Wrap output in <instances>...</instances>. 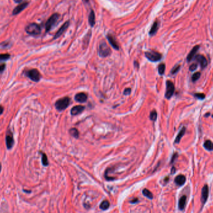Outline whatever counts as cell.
I'll list each match as a JSON object with an SVG mask.
<instances>
[{"mask_svg":"<svg viewBox=\"0 0 213 213\" xmlns=\"http://www.w3.org/2000/svg\"><path fill=\"white\" fill-rule=\"evenodd\" d=\"M186 196H183L179 200V209L180 210H183L185 209V206H186Z\"/></svg>","mask_w":213,"mask_h":213,"instance_id":"19","label":"cell"},{"mask_svg":"<svg viewBox=\"0 0 213 213\" xmlns=\"http://www.w3.org/2000/svg\"><path fill=\"white\" fill-rule=\"evenodd\" d=\"M1 164L0 163V172H1Z\"/></svg>","mask_w":213,"mask_h":213,"instance_id":"42","label":"cell"},{"mask_svg":"<svg viewBox=\"0 0 213 213\" xmlns=\"http://www.w3.org/2000/svg\"><path fill=\"white\" fill-rule=\"evenodd\" d=\"M195 60L200 64L202 68H205L208 65V61H207L206 58L203 55H197L195 57Z\"/></svg>","mask_w":213,"mask_h":213,"instance_id":"10","label":"cell"},{"mask_svg":"<svg viewBox=\"0 0 213 213\" xmlns=\"http://www.w3.org/2000/svg\"><path fill=\"white\" fill-rule=\"evenodd\" d=\"M42 165L45 166H48V165H49L48 159H47L46 155L43 153H42Z\"/></svg>","mask_w":213,"mask_h":213,"instance_id":"26","label":"cell"},{"mask_svg":"<svg viewBox=\"0 0 213 213\" xmlns=\"http://www.w3.org/2000/svg\"><path fill=\"white\" fill-rule=\"evenodd\" d=\"M208 196H209V188L208 185H206L203 186L201 191V202L203 204L206 202Z\"/></svg>","mask_w":213,"mask_h":213,"instance_id":"9","label":"cell"},{"mask_svg":"<svg viewBox=\"0 0 213 213\" xmlns=\"http://www.w3.org/2000/svg\"><path fill=\"white\" fill-rule=\"evenodd\" d=\"M69 25V21H67V22H65V23H64L63 25H62V26H61L60 28H59V30H58V31L57 32L56 34H55L54 39H56V38H58L59 37H60L61 35H62V34H63L64 32L65 31V30H66L67 28H68Z\"/></svg>","mask_w":213,"mask_h":213,"instance_id":"11","label":"cell"},{"mask_svg":"<svg viewBox=\"0 0 213 213\" xmlns=\"http://www.w3.org/2000/svg\"><path fill=\"white\" fill-rule=\"evenodd\" d=\"M69 104L70 99L67 97H65L62 99L57 100L56 103H55V107H56V109L57 110L62 111V110H65L69 106Z\"/></svg>","mask_w":213,"mask_h":213,"instance_id":"2","label":"cell"},{"mask_svg":"<svg viewBox=\"0 0 213 213\" xmlns=\"http://www.w3.org/2000/svg\"><path fill=\"white\" fill-rule=\"evenodd\" d=\"M212 146L213 143L210 140H207L204 143V147L208 151H211L212 150Z\"/></svg>","mask_w":213,"mask_h":213,"instance_id":"23","label":"cell"},{"mask_svg":"<svg viewBox=\"0 0 213 213\" xmlns=\"http://www.w3.org/2000/svg\"><path fill=\"white\" fill-rule=\"evenodd\" d=\"M10 58V54H0V62L8 60Z\"/></svg>","mask_w":213,"mask_h":213,"instance_id":"28","label":"cell"},{"mask_svg":"<svg viewBox=\"0 0 213 213\" xmlns=\"http://www.w3.org/2000/svg\"><path fill=\"white\" fill-rule=\"evenodd\" d=\"M158 26H159L158 23V21H155V22L153 23L151 30H150V34L151 35V36H153V35L155 34V33L157 32L158 29Z\"/></svg>","mask_w":213,"mask_h":213,"instance_id":"21","label":"cell"},{"mask_svg":"<svg viewBox=\"0 0 213 213\" xmlns=\"http://www.w3.org/2000/svg\"><path fill=\"white\" fill-rule=\"evenodd\" d=\"M138 198H135L134 200L131 201L130 202V203H133V204H134V203H137V202H138Z\"/></svg>","mask_w":213,"mask_h":213,"instance_id":"38","label":"cell"},{"mask_svg":"<svg viewBox=\"0 0 213 213\" xmlns=\"http://www.w3.org/2000/svg\"><path fill=\"white\" fill-rule=\"evenodd\" d=\"M150 120L152 121H155L157 119V113L155 110H153V111L151 112L150 115Z\"/></svg>","mask_w":213,"mask_h":213,"instance_id":"29","label":"cell"},{"mask_svg":"<svg viewBox=\"0 0 213 213\" xmlns=\"http://www.w3.org/2000/svg\"><path fill=\"white\" fill-rule=\"evenodd\" d=\"M85 110V107L82 106V105H77V106H74L71 109V113L72 115H77L80 114Z\"/></svg>","mask_w":213,"mask_h":213,"instance_id":"13","label":"cell"},{"mask_svg":"<svg viewBox=\"0 0 213 213\" xmlns=\"http://www.w3.org/2000/svg\"><path fill=\"white\" fill-rule=\"evenodd\" d=\"M23 192L26 193H27V194H30V193H31V191H30V190H26V189H23Z\"/></svg>","mask_w":213,"mask_h":213,"instance_id":"39","label":"cell"},{"mask_svg":"<svg viewBox=\"0 0 213 213\" xmlns=\"http://www.w3.org/2000/svg\"><path fill=\"white\" fill-rule=\"evenodd\" d=\"M174 182L178 186H182L186 182V177L184 175H182V174H180V175L177 176V177L175 178V180H174Z\"/></svg>","mask_w":213,"mask_h":213,"instance_id":"17","label":"cell"},{"mask_svg":"<svg viewBox=\"0 0 213 213\" xmlns=\"http://www.w3.org/2000/svg\"><path fill=\"white\" fill-rule=\"evenodd\" d=\"M87 100V96L85 93H79L75 96V100L80 103H84Z\"/></svg>","mask_w":213,"mask_h":213,"instance_id":"15","label":"cell"},{"mask_svg":"<svg viewBox=\"0 0 213 213\" xmlns=\"http://www.w3.org/2000/svg\"><path fill=\"white\" fill-rule=\"evenodd\" d=\"M177 157H178V153H175L174 155H173L172 158H171V163H173V162H174V161H175L176 159L177 158Z\"/></svg>","mask_w":213,"mask_h":213,"instance_id":"35","label":"cell"},{"mask_svg":"<svg viewBox=\"0 0 213 213\" xmlns=\"http://www.w3.org/2000/svg\"><path fill=\"white\" fill-rule=\"evenodd\" d=\"M14 1L16 3H21V1H22V0H14Z\"/></svg>","mask_w":213,"mask_h":213,"instance_id":"41","label":"cell"},{"mask_svg":"<svg viewBox=\"0 0 213 213\" xmlns=\"http://www.w3.org/2000/svg\"><path fill=\"white\" fill-rule=\"evenodd\" d=\"M27 5H28V3L24 2L20 4H19L18 6H17L13 10V14L16 15V14H19V13H21V11H23L24 9L27 6Z\"/></svg>","mask_w":213,"mask_h":213,"instance_id":"12","label":"cell"},{"mask_svg":"<svg viewBox=\"0 0 213 213\" xmlns=\"http://www.w3.org/2000/svg\"><path fill=\"white\" fill-rule=\"evenodd\" d=\"M212 118H213V115H212Z\"/></svg>","mask_w":213,"mask_h":213,"instance_id":"45","label":"cell"},{"mask_svg":"<svg viewBox=\"0 0 213 213\" xmlns=\"http://www.w3.org/2000/svg\"><path fill=\"white\" fill-rule=\"evenodd\" d=\"M25 74L27 77L30 78L31 80L34 81V82H39L41 79V74L36 69H33L27 70L25 73Z\"/></svg>","mask_w":213,"mask_h":213,"instance_id":"4","label":"cell"},{"mask_svg":"<svg viewBox=\"0 0 213 213\" xmlns=\"http://www.w3.org/2000/svg\"><path fill=\"white\" fill-rule=\"evenodd\" d=\"M201 76V73L199 72H195L194 74L192 76V80L193 82H196L197 80H198L199 79H200Z\"/></svg>","mask_w":213,"mask_h":213,"instance_id":"30","label":"cell"},{"mask_svg":"<svg viewBox=\"0 0 213 213\" xmlns=\"http://www.w3.org/2000/svg\"><path fill=\"white\" fill-rule=\"evenodd\" d=\"M197 68V65L196 64H193L192 65H190L189 70L190 71H194Z\"/></svg>","mask_w":213,"mask_h":213,"instance_id":"33","label":"cell"},{"mask_svg":"<svg viewBox=\"0 0 213 213\" xmlns=\"http://www.w3.org/2000/svg\"><path fill=\"white\" fill-rule=\"evenodd\" d=\"M212 150H213V146H212Z\"/></svg>","mask_w":213,"mask_h":213,"instance_id":"44","label":"cell"},{"mask_svg":"<svg viewBox=\"0 0 213 213\" xmlns=\"http://www.w3.org/2000/svg\"><path fill=\"white\" fill-rule=\"evenodd\" d=\"M174 92V84L171 81L167 80L166 81V93H165V97L166 99H170Z\"/></svg>","mask_w":213,"mask_h":213,"instance_id":"7","label":"cell"},{"mask_svg":"<svg viewBox=\"0 0 213 213\" xmlns=\"http://www.w3.org/2000/svg\"><path fill=\"white\" fill-rule=\"evenodd\" d=\"M210 115V114H209V113H207V114L206 115H205V117H206V116H208V115Z\"/></svg>","mask_w":213,"mask_h":213,"instance_id":"43","label":"cell"},{"mask_svg":"<svg viewBox=\"0 0 213 213\" xmlns=\"http://www.w3.org/2000/svg\"><path fill=\"white\" fill-rule=\"evenodd\" d=\"M165 68H166V67H165V64H161L158 65V72L160 75L164 74V73H165Z\"/></svg>","mask_w":213,"mask_h":213,"instance_id":"27","label":"cell"},{"mask_svg":"<svg viewBox=\"0 0 213 213\" xmlns=\"http://www.w3.org/2000/svg\"><path fill=\"white\" fill-rule=\"evenodd\" d=\"M199 49H200V46H196L193 47L192 50L190 51L189 54L188 55V57H187V61H188V62H190L194 58V57L195 56L196 54Z\"/></svg>","mask_w":213,"mask_h":213,"instance_id":"16","label":"cell"},{"mask_svg":"<svg viewBox=\"0 0 213 213\" xmlns=\"http://www.w3.org/2000/svg\"><path fill=\"white\" fill-rule=\"evenodd\" d=\"M175 171H176V169L174 167H173L172 169H171V174H173V173H175Z\"/></svg>","mask_w":213,"mask_h":213,"instance_id":"40","label":"cell"},{"mask_svg":"<svg viewBox=\"0 0 213 213\" xmlns=\"http://www.w3.org/2000/svg\"><path fill=\"white\" fill-rule=\"evenodd\" d=\"M110 206V203L107 200L104 201L103 202H102V203L100 204V208L102 210H106L107 209H108Z\"/></svg>","mask_w":213,"mask_h":213,"instance_id":"24","label":"cell"},{"mask_svg":"<svg viewBox=\"0 0 213 213\" xmlns=\"http://www.w3.org/2000/svg\"><path fill=\"white\" fill-rule=\"evenodd\" d=\"M5 67H6L5 64H2L0 65V73L3 72L4 71V69H5Z\"/></svg>","mask_w":213,"mask_h":213,"instance_id":"36","label":"cell"},{"mask_svg":"<svg viewBox=\"0 0 213 213\" xmlns=\"http://www.w3.org/2000/svg\"><path fill=\"white\" fill-rule=\"evenodd\" d=\"M145 56L148 60L151 61V62H157V61H160L161 59L162 56L160 53L158 52L153 51H148L145 53Z\"/></svg>","mask_w":213,"mask_h":213,"instance_id":"5","label":"cell"},{"mask_svg":"<svg viewBox=\"0 0 213 213\" xmlns=\"http://www.w3.org/2000/svg\"><path fill=\"white\" fill-rule=\"evenodd\" d=\"M3 111H4L3 107L1 106V105H0V115H1L3 113Z\"/></svg>","mask_w":213,"mask_h":213,"instance_id":"37","label":"cell"},{"mask_svg":"<svg viewBox=\"0 0 213 213\" xmlns=\"http://www.w3.org/2000/svg\"><path fill=\"white\" fill-rule=\"evenodd\" d=\"M194 96L196 98L200 99V100H203V99L205 98V95L204 94V93H194Z\"/></svg>","mask_w":213,"mask_h":213,"instance_id":"32","label":"cell"},{"mask_svg":"<svg viewBox=\"0 0 213 213\" xmlns=\"http://www.w3.org/2000/svg\"><path fill=\"white\" fill-rule=\"evenodd\" d=\"M89 22L91 26H94L95 23H96V16H95V13L93 10L90 11L89 16Z\"/></svg>","mask_w":213,"mask_h":213,"instance_id":"20","label":"cell"},{"mask_svg":"<svg viewBox=\"0 0 213 213\" xmlns=\"http://www.w3.org/2000/svg\"><path fill=\"white\" fill-rule=\"evenodd\" d=\"M107 39H108V42L109 43L111 44L112 46L113 47V48H114L116 50H119V44H118L117 41L115 39V38L113 37L112 34H108L107 36Z\"/></svg>","mask_w":213,"mask_h":213,"instance_id":"14","label":"cell"},{"mask_svg":"<svg viewBox=\"0 0 213 213\" xmlns=\"http://www.w3.org/2000/svg\"><path fill=\"white\" fill-rule=\"evenodd\" d=\"M99 56L102 57H106L110 56L111 54V50L105 41L100 42L99 48Z\"/></svg>","mask_w":213,"mask_h":213,"instance_id":"3","label":"cell"},{"mask_svg":"<svg viewBox=\"0 0 213 213\" xmlns=\"http://www.w3.org/2000/svg\"><path fill=\"white\" fill-rule=\"evenodd\" d=\"M130 93H131V89L130 88H127L123 92V94L125 96H128L130 94Z\"/></svg>","mask_w":213,"mask_h":213,"instance_id":"34","label":"cell"},{"mask_svg":"<svg viewBox=\"0 0 213 213\" xmlns=\"http://www.w3.org/2000/svg\"><path fill=\"white\" fill-rule=\"evenodd\" d=\"M14 143V141L13 133L10 130L8 131L6 135V144L8 149H11L13 146Z\"/></svg>","mask_w":213,"mask_h":213,"instance_id":"8","label":"cell"},{"mask_svg":"<svg viewBox=\"0 0 213 213\" xmlns=\"http://www.w3.org/2000/svg\"><path fill=\"white\" fill-rule=\"evenodd\" d=\"M25 31L27 34L32 36H38L41 32L40 26L36 23L29 24L26 27Z\"/></svg>","mask_w":213,"mask_h":213,"instance_id":"1","label":"cell"},{"mask_svg":"<svg viewBox=\"0 0 213 213\" xmlns=\"http://www.w3.org/2000/svg\"><path fill=\"white\" fill-rule=\"evenodd\" d=\"M180 69V65H177L176 66H174L171 70V74L174 75L178 73V72L179 71V70Z\"/></svg>","mask_w":213,"mask_h":213,"instance_id":"31","label":"cell"},{"mask_svg":"<svg viewBox=\"0 0 213 213\" xmlns=\"http://www.w3.org/2000/svg\"><path fill=\"white\" fill-rule=\"evenodd\" d=\"M185 132H186V128L185 127H183L182 129L180 130V132H179L178 134L177 138H176L175 140H174V143H180L181 139L182 138V137H183L184 135L185 134Z\"/></svg>","mask_w":213,"mask_h":213,"instance_id":"18","label":"cell"},{"mask_svg":"<svg viewBox=\"0 0 213 213\" xmlns=\"http://www.w3.org/2000/svg\"><path fill=\"white\" fill-rule=\"evenodd\" d=\"M69 133L70 135L72 136L73 137L76 138H79V131H78L76 128H71V129H70Z\"/></svg>","mask_w":213,"mask_h":213,"instance_id":"22","label":"cell"},{"mask_svg":"<svg viewBox=\"0 0 213 213\" xmlns=\"http://www.w3.org/2000/svg\"><path fill=\"white\" fill-rule=\"evenodd\" d=\"M142 192H143V194L144 196H146L148 198L150 199V200H152L153 197V194L151 193V192H150L149 190L147 189H144Z\"/></svg>","mask_w":213,"mask_h":213,"instance_id":"25","label":"cell"},{"mask_svg":"<svg viewBox=\"0 0 213 213\" xmlns=\"http://www.w3.org/2000/svg\"><path fill=\"white\" fill-rule=\"evenodd\" d=\"M59 18V15L58 14L55 13L49 18L48 20H47L46 22V31L48 32L51 30L52 27L54 25V24L56 23L57 21L58 20Z\"/></svg>","mask_w":213,"mask_h":213,"instance_id":"6","label":"cell"}]
</instances>
